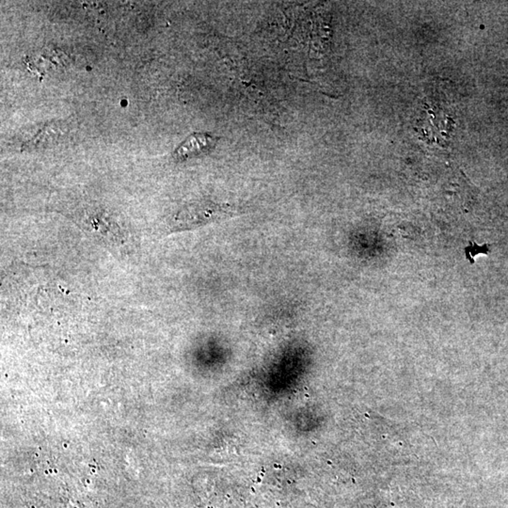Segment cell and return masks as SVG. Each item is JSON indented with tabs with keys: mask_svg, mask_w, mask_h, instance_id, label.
Returning a JSON list of instances; mask_svg holds the SVG:
<instances>
[{
	"mask_svg": "<svg viewBox=\"0 0 508 508\" xmlns=\"http://www.w3.org/2000/svg\"><path fill=\"white\" fill-rule=\"evenodd\" d=\"M216 144L215 139L208 134H194L187 138L174 152L176 159H187L195 155L206 153Z\"/></svg>",
	"mask_w": 508,
	"mask_h": 508,
	"instance_id": "7a4b0ae2",
	"label": "cell"
},
{
	"mask_svg": "<svg viewBox=\"0 0 508 508\" xmlns=\"http://www.w3.org/2000/svg\"><path fill=\"white\" fill-rule=\"evenodd\" d=\"M223 212L218 208L208 206L192 207L179 214L176 218L175 229L176 231L180 229H191L214 221L218 218H221Z\"/></svg>",
	"mask_w": 508,
	"mask_h": 508,
	"instance_id": "6da1fadb",
	"label": "cell"
}]
</instances>
